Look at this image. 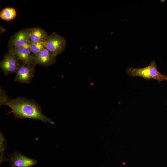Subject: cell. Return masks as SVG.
Returning <instances> with one entry per match:
<instances>
[{"label":"cell","instance_id":"5b68a950","mask_svg":"<svg viewBox=\"0 0 167 167\" xmlns=\"http://www.w3.org/2000/svg\"><path fill=\"white\" fill-rule=\"evenodd\" d=\"M19 60L11 52L5 54L3 59L0 62V67L5 76L15 73L18 69L20 63Z\"/></svg>","mask_w":167,"mask_h":167},{"label":"cell","instance_id":"ba28073f","mask_svg":"<svg viewBox=\"0 0 167 167\" xmlns=\"http://www.w3.org/2000/svg\"><path fill=\"white\" fill-rule=\"evenodd\" d=\"M35 65L37 64L45 66H51L56 61V56L46 49L36 54L32 55Z\"/></svg>","mask_w":167,"mask_h":167},{"label":"cell","instance_id":"3957f363","mask_svg":"<svg viewBox=\"0 0 167 167\" xmlns=\"http://www.w3.org/2000/svg\"><path fill=\"white\" fill-rule=\"evenodd\" d=\"M31 28H26L20 30L11 36L8 44L9 51L18 48L28 47Z\"/></svg>","mask_w":167,"mask_h":167},{"label":"cell","instance_id":"7a4b0ae2","mask_svg":"<svg viewBox=\"0 0 167 167\" xmlns=\"http://www.w3.org/2000/svg\"><path fill=\"white\" fill-rule=\"evenodd\" d=\"M126 72L129 76L141 77L147 81L152 79L159 83L162 81H167V76L157 70V65L154 60L152 61L149 65L144 67L134 68L129 66Z\"/></svg>","mask_w":167,"mask_h":167},{"label":"cell","instance_id":"8fae6325","mask_svg":"<svg viewBox=\"0 0 167 167\" xmlns=\"http://www.w3.org/2000/svg\"><path fill=\"white\" fill-rule=\"evenodd\" d=\"M16 11L12 7H6L2 10L0 12L1 18L6 21L12 20L16 17Z\"/></svg>","mask_w":167,"mask_h":167},{"label":"cell","instance_id":"52a82bcc","mask_svg":"<svg viewBox=\"0 0 167 167\" xmlns=\"http://www.w3.org/2000/svg\"><path fill=\"white\" fill-rule=\"evenodd\" d=\"M17 71L15 79V81L22 83L29 84L34 77L35 72L34 67L20 62Z\"/></svg>","mask_w":167,"mask_h":167},{"label":"cell","instance_id":"7c38bea8","mask_svg":"<svg viewBox=\"0 0 167 167\" xmlns=\"http://www.w3.org/2000/svg\"><path fill=\"white\" fill-rule=\"evenodd\" d=\"M7 143L5 136L2 133L0 132V163L7 161V158L5 156L6 148Z\"/></svg>","mask_w":167,"mask_h":167},{"label":"cell","instance_id":"8992f818","mask_svg":"<svg viewBox=\"0 0 167 167\" xmlns=\"http://www.w3.org/2000/svg\"><path fill=\"white\" fill-rule=\"evenodd\" d=\"M7 161L11 167H32L37 163V161L15 151L8 156Z\"/></svg>","mask_w":167,"mask_h":167},{"label":"cell","instance_id":"5bb4252c","mask_svg":"<svg viewBox=\"0 0 167 167\" xmlns=\"http://www.w3.org/2000/svg\"><path fill=\"white\" fill-rule=\"evenodd\" d=\"M166 105H167V102L166 103Z\"/></svg>","mask_w":167,"mask_h":167},{"label":"cell","instance_id":"4fadbf2b","mask_svg":"<svg viewBox=\"0 0 167 167\" xmlns=\"http://www.w3.org/2000/svg\"><path fill=\"white\" fill-rule=\"evenodd\" d=\"M46 41L39 42H29L28 47L31 52L33 54H37L46 49Z\"/></svg>","mask_w":167,"mask_h":167},{"label":"cell","instance_id":"9c48e42d","mask_svg":"<svg viewBox=\"0 0 167 167\" xmlns=\"http://www.w3.org/2000/svg\"><path fill=\"white\" fill-rule=\"evenodd\" d=\"M9 51L11 52L19 60H20L23 63L31 66H35L32 55L31 54V51L28 47L18 48Z\"/></svg>","mask_w":167,"mask_h":167},{"label":"cell","instance_id":"6da1fadb","mask_svg":"<svg viewBox=\"0 0 167 167\" xmlns=\"http://www.w3.org/2000/svg\"><path fill=\"white\" fill-rule=\"evenodd\" d=\"M0 92V105H7L11 109L7 114L13 113L16 119L27 118L54 124L51 119L42 113L40 106L35 101L22 97L10 99L1 88Z\"/></svg>","mask_w":167,"mask_h":167},{"label":"cell","instance_id":"277c9868","mask_svg":"<svg viewBox=\"0 0 167 167\" xmlns=\"http://www.w3.org/2000/svg\"><path fill=\"white\" fill-rule=\"evenodd\" d=\"M46 49L51 53L57 56L61 54L66 46L65 39L56 32L52 33L46 41Z\"/></svg>","mask_w":167,"mask_h":167},{"label":"cell","instance_id":"30bf717a","mask_svg":"<svg viewBox=\"0 0 167 167\" xmlns=\"http://www.w3.org/2000/svg\"><path fill=\"white\" fill-rule=\"evenodd\" d=\"M49 36L45 30L39 27L31 28L29 41L34 42H45Z\"/></svg>","mask_w":167,"mask_h":167}]
</instances>
